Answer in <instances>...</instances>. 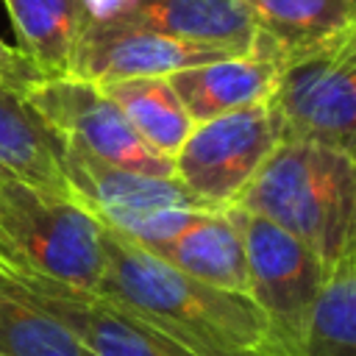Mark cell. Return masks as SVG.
<instances>
[{"mask_svg": "<svg viewBox=\"0 0 356 356\" xmlns=\"http://www.w3.org/2000/svg\"><path fill=\"white\" fill-rule=\"evenodd\" d=\"M236 209L289 231L328 273L356 248V156L314 142L278 139Z\"/></svg>", "mask_w": 356, "mask_h": 356, "instance_id": "obj_2", "label": "cell"}, {"mask_svg": "<svg viewBox=\"0 0 356 356\" xmlns=\"http://www.w3.org/2000/svg\"><path fill=\"white\" fill-rule=\"evenodd\" d=\"M150 253L189 278L245 295V245L231 209L206 211L184 234Z\"/></svg>", "mask_w": 356, "mask_h": 356, "instance_id": "obj_15", "label": "cell"}, {"mask_svg": "<svg viewBox=\"0 0 356 356\" xmlns=\"http://www.w3.org/2000/svg\"><path fill=\"white\" fill-rule=\"evenodd\" d=\"M136 0H83L89 25H117L128 17Z\"/></svg>", "mask_w": 356, "mask_h": 356, "instance_id": "obj_21", "label": "cell"}, {"mask_svg": "<svg viewBox=\"0 0 356 356\" xmlns=\"http://www.w3.org/2000/svg\"><path fill=\"white\" fill-rule=\"evenodd\" d=\"M61 164L67 184L72 189V197L86 206L97 220L114 217V214H131V211H147V209H206L184 184L175 178H159V175H142L134 170H122L114 164H106L81 147L64 142Z\"/></svg>", "mask_w": 356, "mask_h": 356, "instance_id": "obj_10", "label": "cell"}, {"mask_svg": "<svg viewBox=\"0 0 356 356\" xmlns=\"http://www.w3.org/2000/svg\"><path fill=\"white\" fill-rule=\"evenodd\" d=\"M298 356H356V248L323 275Z\"/></svg>", "mask_w": 356, "mask_h": 356, "instance_id": "obj_18", "label": "cell"}, {"mask_svg": "<svg viewBox=\"0 0 356 356\" xmlns=\"http://www.w3.org/2000/svg\"><path fill=\"white\" fill-rule=\"evenodd\" d=\"M267 100L281 139L356 156V31L286 58Z\"/></svg>", "mask_w": 356, "mask_h": 356, "instance_id": "obj_4", "label": "cell"}, {"mask_svg": "<svg viewBox=\"0 0 356 356\" xmlns=\"http://www.w3.org/2000/svg\"><path fill=\"white\" fill-rule=\"evenodd\" d=\"M0 264H14V267H19L17 253L11 250V245L6 242V236H3V234H0Z\"/></svg>", "mask_w": 356, "mask_h": 356, "instance_id": "obj_22", "label": "cell"}, {"mask_svg": "<svg viewBox=\"0 0 356 356\" xmlns=\"http://www.w3.org/2000/svg\"><path fill=\"white\" fill-rule=\"evenodd\" d=\"M0 284L56 317L86 356H189L100 292L78 289L14 264H0Z\"/></svg>", "mask_w": 356, "mask_h": 356, "instance_id": "obj_8", "label": "cell"}, {"mask_svg": "<svg viewBox=\"0 0 356 356\" xmlns=\"http://www.w3.org/2000/svg\"><path fill=\"white\" fill-rule=\"evenodd\" d=\"M245 245V298L261 312L273 342L298 356L312 303L323 284L320 259L275 222L231 206Z\"/></svg>", "mask_w": 356, "mask_h": 356, "instance_id": "obj_5", "label": "cell"}, {"mask_svg": "<svg viewBox=\"0 0 356 356\" xmlns=\"http://www.w3.org/2000/svg\"><path fill=\"white\" fill-rule=\"evenodd\" d=\"M61 136L14 89L0 83V178L19 181L42 195L72 197L61 164Z\"/></svg>", "mask_w": 356, "mask_h": 356, "instance_id": "obj_12", "label": "cell"}, {"mask_svg": "<svg viewBox=\"0 0 356 356\" xmlns=\"http://www.w3.org/2000/svg\"><path fill=\"white\" fill-rule=\"evenodd\" d=\"M17 33V50L44 75L67 78L89 25L83 0H3Z\"/></svg>", "mask_w": 356, "mask_h": 356, "instance_id": "obj_16", "label": "cell"}, {"mask_svg": "<svg viewBox=\"0 0 356 356\" xmlns=\"http://www.w3.org/2000/svg\"><path fill=\"white\" fill-rule=\"evenodd\" d=\"M0 234L19 267L97 292L106 267L103 222L75 197L42 195L0 178Z\"/></svg>", "mask_w": 356, "mask_h": 356, "instance_id": "obj_3", "label": "cell"}, {"mask_svg": "<svg viewBox=\"0 0 356 356\" xmlns=\"http://www.w3.org/2000/svg\"><path fill=\"white\" fill-rule=\"evenodd\" d=\"M22 97L64 142L83 153L142 175L172 178V159L150 150L100 86L72 75L44 78Z\"/></svg>", "mask_w": 356, "mask_h": 356, "instance_id": "obj_7", "label": "cell"}, {"mask_svg": "<svg viewBox=\"0 0 356 356\" xmlns=\"http://www.w3.org/2000/svg\"><path fill=\"white\" fill-rule=\"evenodd\" d=\"M100 92L122 111L136 136L164 159H175L195 122L167 78H125L103 83Z\"/></svg>", "mask_w": 356, "mask_h": 356, "instance_id": "obj_17", "label": "cell"}, {"mask_svg": "<svg viewBox=\"0 0 356 356\" xmlns=\"http://www.w3.org/2000/svg\"><path fill=\"white\" fill-rule=\"evenodd\" d=\"M281 64L261 53H242L217 58L209 64L186 67L167 75V83L178 95L192 122H206L220 114L267 100Z\"/></svg>", "mask_w": 356, "mask_h": 356, "instance_id": "obj_13", "label": "cell"}, {"mask_svg": "<svg viewBox=\"0 0 356 356\" xmlns=\"http://www.w3.org/2000/svg\"><path fill=\"white\" fill-rule=\"evenodd\" d=\"M42 81H44V75L17 47H11L0 39V83L19 95H28Z\"/></svg>", "mask_w": 356, "mask_h": 356, "instance_id": "obj_20", "label": "cell"}, {"mask_svg": "<svg viewBox=\"0 0 356 356\" xmlns=\"http://www.w3.org/2000/svg\"><path fill=\"white\" fill-rule=\"evenodd\" d=\"M234 53L181 42L145 28L131 25H86L75 58L72 78L95 86L125 81V78H167L178 70L228 58Z\"/></svg>", "mask_w": 356, "mask_h": 356, "instance_id": "obj_9", "label": "cell"}, {"mask_svg": "<svg viewBox=\"0 0 356 356\" xmlns=\"http://www.w3.org/2000/svg\"><path fill=\"white\" fill-rule=\"evenodd\" d=\"M253 22V53L278 64L356 31V0H239Z\"/></svg>", "mask_w": 356, "mask_h": 356, "instance_id": "obj_11", "label": "cell"}, {"mask_svg": "<svg viewBox=\"0 0 356 356\" xmlns=\"http://www.w3.org/2000/svg\"><path fill=\"white\" fill-rule=\"evenodd\" d=\"M106 267L97 292L189 356H286L261 312L236 292L184 275L103 225Z\"/></svg>", "mask_w": 356, "mask_h": 356, "instance_id": "obj_1", "label": "cell"}, {"mask_svg": "<svg viewBox=\"0 0 356 356\" xmlns=\"http://www.w3.org/2000/svg\"><path fill=\"white\" fill-rule=\"evenodd\" d=\"M281 139L270 100L197 122L172 159V178L206 209L236 206L264 159Z\"/></svg>", "mask_w": 356, "mask_h": 356, "instance_id": "obj_6", "label": "cell"}, {"mask_svg": "<svg viewBox=\"0 0 356 356\" xmlns=\"http://www.w3.org/2000/svg\"><path fill=\"white\" fill-rule=\"evenodd\" d=\"M117 25L145 28L234 56L250 53L256 36L239 0H136L128 17Z\"/></svg>", "mask_w": 356, "mask_h": 356, "instance_id": "obj_14", "label": "cell"}, {"mask_svg": "<svg viewBox=\"0 0 356 356\" xmlns=\"http://www.w3.org/2000/svg\"><path fill=\"white\" fill-rule=\"evenodd\" d=\"M0 356H86V350L56 317L0 284Z\"/></svg>", "mask_w": 356, "mask_h": 356, "instance_id": "obj_19", "label": "cell"}]
</instances>
